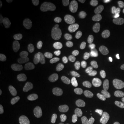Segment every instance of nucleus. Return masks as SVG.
I'll return each instance as SVG.
<instances>
[{
    "instance_id": "obj_1",
    "label": "nucleus",
    "mask_w": 124,
    "mask_h": 124,
    "mask_svg": "<svg viewBox=\"0 0 124 124\" xmlns=\"http://www.w3.org/2000/svg\"><path fill=\"white\" fill-rule=\"evenodd\" d=\"M98 42L93 41L87 47L86 60L87 64L91 67H97L101 64L103 59V53L101 49L98 46Z\"/></svg>"
},
{
    "instance_id": "obj_2",
    "label": "nucleus",
    "mask_w": 124,
    "mask_h": 124,
    "mask_svg": "<svg viewBox=\"0 0 124 124\" xmlns=\"http://www.w3.org/2000/svg\"><path fill=\"white\" fill-rule=\"evenodd\" d=\"M93 15V11L89 6L85 4H74L67 11L68 17L72 20L80 18H90Z\"/></svg>"
},
{
    "instance_id": "obj_3",
    "label": "nucleus",
    "mask_w": 124,
    "mask_h": 124,
    "mask_svg": "<svg viewBox=\"0 0 124 124\" xmlns=\"http://www.w3.org/2000/svg\"><path fill=\"white\" fill-rule=\"evenodd\" d=\"M107 33L113 40L120 41L124 39V29L118 25H110L107 29Z\"/></svg>"
},
{
    "instance_id": "obj_4",
    "label": "nucleus",
    "mask_w": 124,
    "mask_h": 124,
    "mask_svg": "<svg viewBox=\"0 0 124 124\" xmlns=\"http://www.w3.org/2000/svg\"><path fill=\"white\" fill-rule=\"evenodd\" d=\"M39 42L44 48L49 49L53 45V36L48 31H43L39 36Z\"/></svg>"
},
{
    "instance_id": "obj_5",
    "label": "nucleus",
    "mask_w": 124,
    "mask_h": 124,
    "mask_svg": "<svg viewBox=\"0 0 124 124\" xmlns=\"http://www.w3.org/2000/svg\"><path fill=\"white\" fill-rule=\"evenodd\" d=\"M20 115L25 118H33L38 115L37 108L31 106H23L18 110Z\"/></svg>"
},
{
    "instance_id": "obj_6",
    "label": "nucleus",
    "mask_w": 124,
    "mask_h": 124,
    "mask_svg": "<svg viewBox=\"0 0 124 124\" xmlns=\"http://www.w3.org/2000/svg\"><path fill=\"white\" fill-rule=\"evenodd\" d=\"M21 79L24 87H27L30 86L33 80V74L32 70L29 68H24L21 71Z\"/></svg>"
},
{
    "instance_id": "obj_7",
    "label": "nucleus",
    "mask_w": 124,
    "mask_h": 124,
    "mask_svg": "<svg viewBox=\"0 0 124 124\" xmlns=\"http://www.w3.org/2000/svg\"><path fill=\"white\" fill-rule=\"evenodd\" d=\"M4 39L8 45L10 47H13L16 46L18 42V37L16 33L13 30L10 29L7 30Z\"/></svg>"
},
{
    "instance_id": "obj_8",
    "label": "nucleus",
    "mask_w": 124,
    "mask_h": 124,
    "mask_svg": "<svg viewBox=\"0 0 124 124\" xmlns=\"http://www.w3.org/2000/svg\"><path fill=\"white\" fill-rule=\"evenodd\" d=\"M58 113V108L56 107L52 104L45 105L41 108V114L45 117H51L56 115Z\"/></svg>"
},
{
    "instance_id": "obj_9",
    "label": "nucleus",
    "mask_w": 124,
    "mask_h": 124,
    "mask_svg": "<svg viewBox=\"0 0 124 124\" xmlns=\"http://www.w3.org/2000/svg\"><path fill=\"white\" fill-rule=\"evenodd\" d=\"M67 92L64 88L59 90L56 98V103L58 107H62L67 102Z\"/></svg>"
},
{
    "instance_id": "obj_10",
    "label": "nucleus",
    "mask_w": 124,
    "mask_h": 124,
    "mask_svg": "<svg viewBox=\"0 0 124 124\" xmlns=\"http://www.w3.org/2000/svg\"><path fill=\"white\" fill-rule=\"evenodd\" d=\"M49 98L46 95L43 97H38L34 95L29 100V103L31 105L33 106H38L46 103L48 101Z\"/></svg>"
},
{
    "instance_id": "obj_11",
    "label": "nucleus",
    "mask_w": 124,
    "mask_h": 124,
    "mask_svg": "<svg viewBox=\"0 0 124 124\" xmlns=\"http://www.w3.org/2000/svg\"><path fill=\"white\" fill-rule=\"evenodd\" d=\"M89 77L90 79L92 80L93 82H97V83H99V82H102V80L104 79V74L100 70H93L91 72H90L89 74Z\"/></svg>"
},
{
    "instance_id": "obj_12",
    "label": "nucleus",
    "mask_w": 124,
    "mask_h": 124,
    "mask_svg": "<svg viewBox=\"0 0 124 124\" xmlns=\"http://www.w3.org/2000/svg\"><path fill=\"white\" fill-rule=\"evenodd\" d=\"M64 89L67 92V102L66 104L70 107H74L75 105V98L74 93L68 87H64Z\"/></svg>"
},
{
    "instance_id": "obj_13",
    "label": "nucleus",
    "mask_w": 124,
    "mask_h": 124,
    "mask_svg": "<svg viewBox=\"0 0 124 124\" xmlns=\"http://www.w3.org/2000/svg\"><path fill=\"white\" fill-rule=\"evenodd\" d=\"M117 18L121 21H124V1H121L118 3L116 9Z\"/></svg>"
},
{
    "instance_id": "obj_14",
    "label": "nucleus",
    "mask_w": 124,
    "mask_h": 124,
    "mask_svg": "<svg viewBox=\"0 0 124 124\" xmlns=\"http://www.w3.org/2000/svg\"><path fill=\"white\" fill-rule=\"evenodd\" d=\"M106 113V108L104 106H102V105H99L95 108L94 113H93V116H94V118L98 120V119H100L104 117Z\"/></svg>"
},
{
    "instance_id": "obj_15",
    "label": "nucleus",
    "mask_w": 124,
    "mask_h": 124,
    "mask_svg": "<svg viewBox=\"0 0 124 124\" xmlns=\"http://www.w3.org/2000/svg\"><path fill=\"white\" fill-rule=\"evenodd\" d=\"M47 92V88L44 85H38L33 88V93L35 96L43 97Z\"/></svg>"
},
{
    "instance_id": "obj_16",
    "label": "nucleus",
    "mask_w": 124,
    "mask_h": 124,
    "mask_svg": "<svg viewBox=\"0 0 124 124\" xmlns=\"http://www.w3.org/2000/svg\"><path fill=\"white\" fill-rule=\"evenodd\" d=\"M46 82L48 86L51 88H54L56 86L58 83L56 76L54 73H49L46 75Z\"/></svg>"
},
{
    "instance_id": "obj_17",
    "label": "nucleus",
    "mask_w": 124,
    "mask_h": 124,
    "mask_svg": "<svg viewBox=\"0 0 124 124\" xmlns=\"http://www.w3.org/2000/svg\"><path fill=\"white\" fill-rule=\"evenodd\" d=\"M38 63V59L35 56H28L23 59V63L26 67H33Z\"/></svg>"
},
{
    "instance_id": "obj_18",
    "label": "nucleus",
    "mask_w": 124,
    "mask_h": 124,
    "mask_svg": "<svg viewBox=\"0 0 124 124\" xmlns=\"http://www.w3.org/2000/svg\"><path fill=\"white\" fill-rule=\"evenodd\" d=\"M114 52L117 54L124 53V39L117 41L113 46Z\"/></svg>"
},
{
    "instance_id": "obj_19",
    "label": "nucleus",
    "mask_w": 124,
    "mask_h": 124,
    "mask_svg": "<svg viewBox=\"0 0 124 124\" xmlns=\"http://www.w3.org/2000/svg\"><path fill=\"white\" fill-rule=\"evenodd\" d=\"M100 100V97L98 96L92 95L90 97L85 98L83 101V103L85 106H89L96 103Z\"/></svg>"
},
{
    "instance_id": "obj_20",
    "label": "nucleus",
    "mask_w": 124,
    "mask_h": 124,
    "mask_svg": "<svg viewBox=\"0 0 124 124\" xmlns=\"http://www.w3.org/2000/svg\"><path fill=\"white\" fill-rule=\"evenodd\" d=\"M74 94L76 95L81 98L86 97L88 94V91L85 88L82 87H77L74 90Z\"/></svg>"
},
{
    "instance_id": "obj_21",
    "label": "nucleus",
    "mask_w": 124,
    "mask_h": 124,
    "mask_svg": "<svg viewBox=\"0 0 124 124\" xmlns=\"http://www.w3.org/2000/svg\"><path fill=\"white\" fill-rule=\"evenodd\" d=\"M108 64L113 67H116L120 66V60L117 57L114 56H110L108 58Z\"/></svg>"
},
{
    "instance_id": "obj_22",
    "label": "nucleus",
    "mask_w": 124,
    "mask_h": 124,
    "mask_svg": "<svg viewBox=\"0 0 124 124\" xmlns=\"http://www.w3.org/2000/svg\"><path fill=\"white\" fill-rule=\"evenodd\" d=\"M10 100V94L8 91L1 89L0 90V101L3 102H8Z\"/></svg>"
},
{
    "instance_id": "obj_23",
    "label": "nucleus",
    "mask_w": 124,
    "mask_h": 124,
    "mask_svg": "<svg viewBox=\"0 0 124 124\" xmlns=\"http://www.w3.org/2000/svg\"><path fill=\"white\" fill-rule=\"evenodd\" d=\"M71 71L69 68H66L62 71V79L63 82H68L70 78Z\"/></svg>"
},
{
    "instance_id": "obj_24",
    "label": "nucleus",
    "mask_w": 124,
    "mask_h": 124,
    "mask_svg": "<svg viewBox=\"0 0 124 124\" xmlns=\"http://www.w3.org/2000/svg\"><path fill=\"white\" fill-rule=\"evenodd\" d=\"M103 3L105 8L108 10H112L116 5V1L114 0H105L103 1Z\"/></svg>"
},
{
    "instance_id": "obj_25",
    "label": "nucleus",
    "mask_w": 124,
    "mask_h": 124,
    "mask_svg": "<svg viewBox=\"0 0 124 124\" xmlns=\"http://www.w3.org/2000/svg\"><path fill=\"white\" fill-rule=\"evenodd\" d=\"M110 75L113 78L119 79L122 77V72L120 70L117 69H114L111 70L110 72Z\"/></svg>"
},
{
    "instance_id": "obj_26",
    "label": "nucleus",
    "mask_w": 124,
    "mask_h": 124,
    "mask_svg": "<svg viewBox=\"0 0 124 124\" xmlns=\"http://www.w3.org/2000/svg\"><path fill=\"white\" fill-rule=\"evenodd\" d=\"M90 35L93 38H99L101 37L102 35H103V32L101 29L95 28L93 29L91 31Z\"/></svg>"
},
{
    "instance_id": "obj_27",
    "label": "nucleus",
    "mask_w": 124,
    "mask_h": 124,
    "mask_svg": "<svg viewBox=\"0 0 124 124\" xmlns=\"http://www.w3.org/2000/svg\"><path fill=\"white\" fill-rule=\"evenodd\" d=\"M53 2L56 8L59 10L64 8L66 4V1L64 0H54Z\"/></svg>"
},
{
    "instance_id": "obj_28",
    "label": "nucleus",
    "mask_w": 124,
    "mask_h": 124,
    "mask_svg": "<svg viewBox=\"0 0 124 124\" xmlns=\"http://www.w3.org/2000/svg\"><path fill=\"white\" fill-rule=\"evenodd\" d=\"M114 99L119 103H124V94L121 92H117L114 94Z\"/></svg>"
},
{
    "instance_id": "obj_29",
    "label": "nucleus",
    "mask_w": 124,
    "mask_h": 124,
    "mask_svg": "<svg viewBox=\"0 0 124 124\" xmlns=\"http://www.w3.org/2000/svg\"><path fill=\"white\" fill-rule=\"evenodd\" d=\"M104 102L105 103V104L108 106H111V105H113V97L111 96L110 94H106L104 96Z\"/></svg>"
},
{
    "instance_id": "obj_30",
    "label": "nucleus",
    "mask_w": 124,
    "mask_h": 124,
    "mask_svg": "<svg viewBox=\"0 0 124 124\" xmlns=\"http://www.w3.org/2000/svg\"><path fill=\"white\" fill-rule=\"evenodd\" d=\"M90 90L94 93H98L100 92L101 90V85L100 84H95L93 85L90 87Z\"/></svg>"
},
{
    "instance_id": "obj_31",
    "label": "nucleus",
    "mask_w": 124,
    "mask_h": 124,
    "mask_svg": "<svg viewBox=\"0 0 124 124\" xmlns=\"http://www.w3.org/2000/svg\"><path fill=\"white\" fill-rule=\"evenodd\" d=\"M6 32H7V30L5 29V28L3 25L1 24V27H0V38L1 39H4L5 35Z\"/></svg>"
},
{
    "instance_id": "obj_32",
    "label": "nucleus",
    "mask_w": 124,
    "mask_h": 124,
    "mask_svg": "<svg viewBox=\"0 0 124 124\" xmlns=\"http://www.w3.org/2000/svg\"><path fill=\"white\" fill-rule=\"evenodd\" d=\"M10 2H11L12 4L15 5H16L20 4V3L21 2V0H11Z\"/></svg>"
},
{
    "instance_id": "obj_33",
    "label": "nucleus",
    "mask_w": 124,
    "mask_h": 124,
    "mask_svg": "<svg viewBox=\"0 0 124 124\" xmlns=\"http://www.w3.org/2000/svg\"><path fill=\"white\" fill-rule=\"evenodd\" d=\"M0 2H1L0 3V13H1L4 10V4L2 1H1Z\"/></svg>"
},
{
    "instance_id": "obj_34",
    "label": "nucleus",
    "mask_w": 124,
    "mask_h": 124,
    "mask_svg": "<svg viewBox=\"0 0 124 124\" xmlns=\"http://www.w3.org/2000/svg\"><path fill=\"white\" fill-rule=\"evenodd\" d=\"M118 122L119 124H124V118H120L118 120Z\"/></svg>"
},
{
    "instance_id": "obj_35",
    "label": "nucleus",
    "mask_w": 124,
    "mask_h": 124,
    "mask_svg": "<svg viewBox=\"0 0 124 124\" xmlns=\"http://www.w3.org/2000/svg\"><path fill=\"white\" fill-rule=\"evenodd\" d=\"M120 90L121 91V93L124 94V84L121 85V86L120 87Z\"/></svg>"
},
{
    "instance_id": "obj_36",
    "label": "nucleus",
    "mask_w": 124,
    "mask_h": 124,
    "mask_svg": "<svg viewBox=\"0 0 124 124\" xmlns=\"http://www.w3.org/2000/svg\"><path fill=\"white\" fill-rule=\"evenodd\" d=\"M87 124H96L94 123V122H90V123H88Z\"/></svg>"
},
{
    "instance_id": "obj_37",
    "label": "nucleus",
    "mask_w": 124,
    "mask_h": 124,
    "mask_svg": "<svg viewBox=\"0 0 124 124\" xmlns=\"http://www.w3.org/2000/svg\"><path fill=\"white\" fill-rule=\"evenodd\" d=\"M32 124H41V123H39V122H36V123H33Z\"/></svg>"
}]
</instances>
